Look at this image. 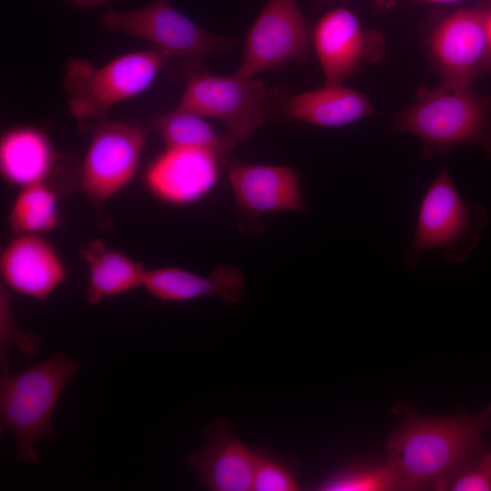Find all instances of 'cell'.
I'll use <instances>...</instances> for the list:
<instances>
[{
    "label": "cell",
    "instance_id": "cell-1",
    "mask_svg": "<svg viewBox=\"0 0 491 491\" xmlns=\"http://www.w3.org/2000/svg\"><path fill=\"white\" fill-rule=\"evenodd\" d=\"M387 445V464L398 489H444L446 482L486 446L483 434L491 430V406L472 416H424L406 405Z\"/></svg>",
    "mask_w": 491,
    "mask_h": 491
},
{
    "label": "cell",
    "instance_id": "cell-2",
    "mask_svg": "<svg viewBox=\"0 0 491 491\" xmlns=\"http://www.w3.org/2000/svg\"><path fill=\"white\" fill-rule=\"evenodd\" d=\"M395 125L420 139L426 160L464 145L479 146L491 158V96L476 93L472 86L442 81L432 88L421 87L414 104L397 115Z\"/></svg>",
    "mask_w": 491,
    "mask_h": 491
},
{
    "label": "cell",
    "instance_id": "cell-3",
    "mask_svg": "<svg viewBox=\"0 0 491 491\" xmlns=\"http://www.w3.org/2000/svg\"><path fill=\"white\" fill-rule=\"evenodd\" d=\"M79 370L78 362L62 352L16 373L0 378V429L15 439L19 460L36 463V443L55 436L52 416L69 381Z\"/></svg>",
    "mask_w": 491,
    "mask_h": 491
},
{
    "label": "cell",
    "instance_id": "cell-4",
    "mask_svg": "<svg viewBox=\"0 0 491 491\" xmlns=\"http://www.w3.org/2000/svg\"><path fill=\"white\" fill-rule=\"evenodd\" d=\"M99 28L153 44L168 56L170 74L176 79H187L203 70L210 55L229 51L236 41L205 30L169 0H153L128 11L108 10Z\"/></svg>",
    "mask_w": 491,
    "mask_h": 491
},
{
    "label": "cell",
    "instance_id": "cell-5",
    "mask_svg": "<svg viewBox=\"0 0 491 491\" xmlns=\"http://www.w3.org/2000/svg\"><path fill=\"white\" fill-rule=\"evenodd\" d=\"M168 64V56L156 48L124 54L99 67L72 57L63 79L69 111L83 124L107 120L114 105L147 90Z\"/></svg>",
    "mask_w": 491,
    "mask_h": 491
},
{
    "label": "cell",
    "instance_id": "cell-6",
    "mask_svg": "<svg viewBox=\"0 0 491 491\" xmlns=\"http://www.w3.org/2000/svg\"><path fill=\"white\" fill-rule=\"evenodd\" d=\"M486 220L483 205L466 203L448 170L442 168L420 200L414 235L403 259L405 269H414L434 250L447 261L463 262L476 246Z\"/></svg>",
    "mask_w": 491,
    "mask_h": 491
},
{
    "label": "cell",
    "instance_id": "cell-7",
    "mask_svg": "<svg viewBox=\"0 0 491 491\" xmlns=\"http://www.w3.org/2000/svg\"><path fill=\"white\" fill-rule=\"evenodd\" d=\"M91 138L79 166L77 185L86 199L101 205L135 176L147 139L135 123L105 120L89 124Z\"/></svg>",
    "mask_w": 491,
    "mask_h": 491
},
{
    "label": "cell",
    "instance_id": "cell-8",
    "mask_svg": "<svg viewBox=\"0 0 491 491\" xmlns=\"http://www.w3.org/2000/svg\"><path fill=\"white\" fill-rule=\"evenodd\" d=\"M186 80L177 107L219 120L237 142L246 140L263 125L267 90L262 81L235 73L215 75L205 69Z\"/></svg>",
    "mask_w": 491,
    "mask_h": 491
},
{
    "label": "cell",
    "instance_id": "cell-9",
    "mask_svg": "<svg viewBox=\"0 0 491 491\" xmlns=\"http://www.w3.org/2000/svg\"><path fill=\"white\" fill-rule=\"evenodd\" d=\"M312 33L296 0H267L246 34L235 74L256 77L303 57L312 44Z\"/></svg>",
    "mask_w": 491,
    "mask_h": 491
},
{
    "label": "cell",
    "instance_id": "cell-10",
    "mask_svg": "<svg viewBox=\"0 0 491 491\" xmlns=\"http://www.w3.org/2000/svg\"><path fill=\"white\" fill-rule=\"evenodd\" d=\"M428 45L443 81L471 86L491 69L487 11L471 7L451 13L435 25Z\"/></svg>",
    "mask_w": 491,
    "mask_h": 491
},
{
    "label": "cell",
    "instance_id": "cell-11",
    "mask_svg": "<svg viewBox=\"0 0 491 491\" xmlns=\"http://www.w3.org/2000/svg\"><path fill=\"white\" fill-rule=\"evenodd\" d=\"M222 164L217 155L208 151L165 146L145 169V183L160 200L187 205L200 200L215 187Z\"/></svg>",
    "mask_w": 491,
    "mask_h": 491
},
{
    "label": "cell",
    "instance_id": "cell-12",
    "mask_svg": "<svg viewBox=\"0 0 491 491\" xmlns=\"http://www.w3.org/2000/svg\"><path fill=\"white\" fill-rule=\"evenodd\" d=\"M378 37L363 29L349 9L337 7L323 15L312 33V44L326 84H343L363 61L376 58Z\"/></svg>",
    "mask_w": 491,
    "mask_h": 491
},
{
    "label": "cell",
    "instance_id": "cell-13",
    "mask_svg": "<svg viewBox=\"0 0 491 491\" xmlns=\"http://www.w3.org/2000/svg\"><path fill=\"white\" fill-rule=\"evenodd\" d=\"M0 272L6 287L36 300H46L66 276L58 252L40 234L10 240L0 256Z\"/></svg>",
    "mask_w": 491,
    "mask_h": 491
},
{
    "label": "cell",
    "instance_id": "cell-14",
    "mask_svg": "<svg viewBox=\"0 0 491 491\" xmlns=\"http://www.w3.org/2000/svg\"><path fill=\"white\" fill-rule=\"evenodd\" d=\"M205 436L203 447L187 459L198 471L199 484L212 491L252 490L256 452L232 433L225 418L215 421Z\"/></svg>",
    "mask_w": 491,
    "mask_h": 491
},
{
    "label": "cell",
    "instance_id": "cell-15",
    "mask_svg": "<svg viewBox=\"0 0 491 491\" xmlns=\"http://www.w3.org/2000/svg\"><path fill=\"white\" fill-rule=\"evenodd\" d=\"M228 178L237 205L251 215L306 209L298 174L290 167L236 162Z\"/></svg>",
    "mask_w": 491,
    "mask_h": 491
},
{
    "label": "cell",
    "instance_id": "cell-16",
    "mask_svg": "<svg viewBox=\"0 0 491 491\" xmlns=\"http://www.w3.org/2000/svg\"><path fill=\"white\" fill-rule=\"evenodd\" d=\"M142 287L163 302H185L219 296L226 303L242 298L245 279L234 266H219L208 276L178 267L145 269Z\"/></svg>",
    "mask_w": 491,
    "mask_h": 491
},
{
    "label": "cell",
    "instance_id": "cell-17",
    "mask_svg": "<svg viewBox=\"0 0 491 491\" xmlns=\"http://www.w3.org/2000/svg\"><path fill=\"white\" fill-rule=\"evenodd\" d=\"M283 110L292 119L324 127L345 126L375 114L365 94L343 84H325L294 95Z\"/></svg>",
    "mask_w": 491,
    "mask_h": 491
},
{
    "label": "cell",
    "instance_id": "cell-18",
    "mask_svg": "<svg viewBox=\"0 0 491 491\" xmlns=\"http://www.w3.org/2000/svg\"><path fill=\"white\" fill-rule=\"evenodd\" d=\"M56 161L57 153L40 128L17 126L7 130L1 137V174L14 185L22 188L47 182Z\"/></svg>",
    "mask_w": 491,
    "mask_h": 491
},
{
    "label": "cell",
    "instance_id": "cell-19",
    "mask_svg": "<svg viewBox=\"0 0 491 491\" xmlns=\"http://www.w3.org/2000/svg\"><path fill=\"white\" fill-rule=\"evenodd\" d=\"M87 267L85 296L88 304L99 305L104 299L142 286L145 268L127 255L95 239L79 250Z\"/></svg>",
    "mask_w": 491,
    "mask_h": 491
},
{
    "label": "cell",
    "instance_id": "cell-20",
    "mask_svg": "<svg viewBox=\"0 0 491 491\" xmlns=\"http://www.w3.org/2000/svg\"><path fill=\"white\" fill-rule=\"evenodd\" d=\"M150 128L166 147L195 148L211 152L225 163L237 141L217 132L206 120L191 111L176 107L150 120Z\"/></svg>",
    "mask_w": 491,
    "mask_h": 491
},
{
    "label": "cell",
    "instance_id": "cell-21",
    "mask_svg": "<svg viewBox=\"0 0 491 491\" xmlns=\"http://www.w3.org/2000/svg\"><path fill=\"white\" fill-rule=\"evenodd\" d=\"M57 202V193L47 182L22 187L10 209V227L16 234L52 231L59 224Z\"/></svg>",
    "mask_w": 491,
    "mask_h": 491
},
{
    "label": "cell",
    "instance_id": "cell-22",
    "mask_svg": "<svg viewBox=\"0 0 491 491\" xmlns=\"http://www.w3.org/2000/svg\"><path fill=\"white\" fill-rule=\"evenodd\" d=\"M318 490L373 491L398 489L397 480L390 466L378 464L348 469L323 481Z\"/></svg>",
    "mask_w": 491,
    "mask_h": 491
},
{
    "label": "cell",
    "instance_id": "cell-23",
    "mask_svg": "<svg viewBox=\"0 0 491 491\" xmlns=\"http://www.w3.org/2000/svg\"><path fill=\"white\" fill-rule=\"evenodd\" d=\"M40 344L41 339L36 334L24 331L17 324L10 306V295L1 285L0 364L3 372L8 371L7 355L11 347H17L23 355L29 357L38 352Z\"/></svg>",
    "mask_w": 491,
    "mask_h": 491
},
{
    "label": "cell",
    "instance_id": "cell-24",
    "mask_svg": "<svg viewBox=\"0 0 491 491\" xmlns=\"http://www.w3.org/2000/svg\"><path fill=\"white\" fill-rule=\"evenodd\" d=\"M300 486L292 468L280 458L256 452L253 489L256 491H295Z\"/></svg>",
    "mask_w": 491,
    "mask_h": 491
},
{
    "label": "cell",
    "instance_id": "cell-25",
    "mask_svg": "<svg viewBox=\"0 0 491 491\" xmlns=\"http://www.w3.org/2000/svg\"><path fill=\"white\" fill-rule=\"evenodd\" d=\"M444 489L491 491V449L486 446L446 482Z\"/></svg>",
    "mask_w": 491,
    "mask_h": 491
},
{
    "label": "cell",
    "instance_id": "cell-26",
    "mask_svg": "<svg viewBox=\"0 0 491 491\" xmlns=\"http://www.w3.org/2000/svg\"><path fill=\"white\" fill-rule=\"evenodd\" d=\"M82 9H89L95 6L107 5L108 0H73Z\"/></svg>",
    "mask_w": 491,
    "mask_h": 491
},
{
    "label": "cell",
    "instance_id": "cell-27",
    "mask_svg": "<svg viewBox=\"0 0 491 491\" xmlns=\"http://www.w3.org/2000/svg\"><path fill=\"white\" fill-rule=\"evenodd\" d=\"M423 1L435 3V4H446V3L456 2V1H459V0H423Z\"/></svg>",
    "mask_w": 491,
    "mask_h": 491
},
{
    "label": "cell",
    "instance_id": "cell-28",
    "mask_svg": "<svg viewBox=\"0 0 491 491\" xmlns=\"http://www.w3.org/2000/svg\"><path fill=\"white\" fill-rule=\"evenodd\" d=\"M487 25L491 42V10L487 11Z\"/></svg>",
    "mask_w": 491,
    "mask_h": 491
},
{
    "label": "cell",
    "instance_id": "cell-29",
    "mask_svg": "<svg viewBox=\"0 0 491 491\" xmlns=\"http://www.w3.org/2000/svg\"><path fill=\"white\" fill-rule=\"evenodd\" d=\"M325 2H332V1H336V0H323Z\"/></svg>",
    "mask_w": 491,
    "mask_h": 491
}]
</instances>
